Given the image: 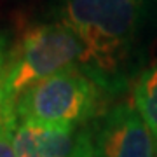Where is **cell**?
<instances>
[{
	"instance_id": "cell-6",
	"label": "cell",
	"mask_w": 157,
	"mask_h": 157,
	"mask_svg": "<svg viewBox=\"0 0 157 157\" xmlns=\"http://www.w3.org/2000/svg\"><path fill=\"white\" fill-rule=\"evenodd\" d=\"M135 108L154 135L157 145V63L140 73L135 84Z\"/></svg>"
},
{
	"instance_id": "cell-7",
	"label": "cell",
	"mask_w": 157,
	"mask_h": 157,
	"mask_svg": "<svg viewBox=\"0 0 157 157\" xmlns=\"http://www.w3.org/2000/svg\"><path fill=\"white\" fill-rule=\"evenodd\" d=\"M12 44L6 32H0V129H12L16 124V115L7 103L6 84H7V70L11 59Z\"/></svg>"
},
{
	"instance_id": "cell-5",
	"label": "cell",
	"mask_w": 157,
	"mask_h": 157,
	"mask_svg": "<svg viewBox=\"0 0 157 157\" xmlns=\"http://www.w3.org/2000/svg\"><path fill=\"white\" fill-rule=\"evenodd\" d=\"M17 157H93L89 126L19 122L12 128Z\"/></svg>"
},
{
	"instance_id": "cell-2",
	"label": "cell",
	"mask_w": 157,
	"mask_h": 157,
	"mask_svg": "<svg viewBox=\"0 0 157 157\" xmlns=\"http://www.w3.org/2000/svg\"><path fill=\"white\" fill-rule=\"evenodd\" d=\"M86 45L78 35L56 19L30 28L11 49L6 94L14 112L17 98L30 86L68 68H82Z\"/></svg>"
},
{
	"instance_id": "cell-8",
	"label": "cell",
	"mask_w": 157,
	"mask_h": 157,
	"mask_svg": "<svg viewBox=\"0 0 157 157\" xmlns=\"http://www.w3.org/2000/svg\"><path fill=\"white\" fill-rule=\"evenodd\" d=\"M0 157H17L12 141V129H0Z\"/></svg>"
},
{
	"instance_id": "cell-4",
	"label": "cell",
	"mask_w": 157,
	"mask_h": 157,
	"mask_svg": "<svg viewBox=\"0 0 157 157\" xmlns=\"http://www.w3.org/2000/svg\"><path fill=\"white\" fill-rule=\"evenodd\" d=\"M93 157H155L154 135L129 103H119L91 126Z\"/></svg>"
},
{
	"instance_id": "cell-3",
	"label": "cell",
	"mask_w": 157,
	"mask_h": 157,
	"mask_svg": "<svg viewBox=\"0 0 157 157\" xmlns=\"http://www.w3.org/2000/svg\"><path fill=\"white\" fill-rule=\"evenodd\" d=\"M103 93L80 68H68L35 82L17 98L16 122L86 126L96 117Z\"/></svg>"
},
{
	"instance_id": "cell-1",
	"label": "cell",
	"mask_w": 157,
	"mask_h": 157,
	"mask_svg": "<svg viewBox=\"0 0 157 157\" xmlns=\"http://www.w3.org/2000/svg\"><path fill=\"white\" fill-rule=\"evenodd\" d=\"M145 0H59L58 19L86 45L80 68L107 94L128 87Z\"/></svg>"
}]
</instances>
